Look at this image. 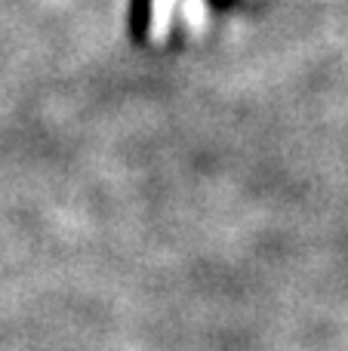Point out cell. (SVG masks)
Masks as SVG:
<instances>
[{
  "label": "cell",
  "mask_w": 348,
  "mask_h": 351,
  "mask_svg": "<svg viewBox=\"0 0 348 351\" xmlns=\"http://www.w3.org/2000/svg\"><path fill=\"white\" fill-rule=\"evenodd\" d=\"M151 16H154V0H129V37L133 43H145L148 31H151Z\"/></svg>",
  "instance_id": "6da1fadb"
},
{
  "label": "cell",
  "mask_w": 348,
  "mask_h": 351,
  "mask_svg": "<svg viewBox=\"0 0 348 351\" xmlns=\"http://www.w3.org/2000/svg\"><path fill=\"white\" fill-rule=\"evenodd\" d=\"M232 3H234V0H210V6H213V10H228Z\"/></svg>",
  "instance_id": "7a4b0ae2"
}]
</instances>
